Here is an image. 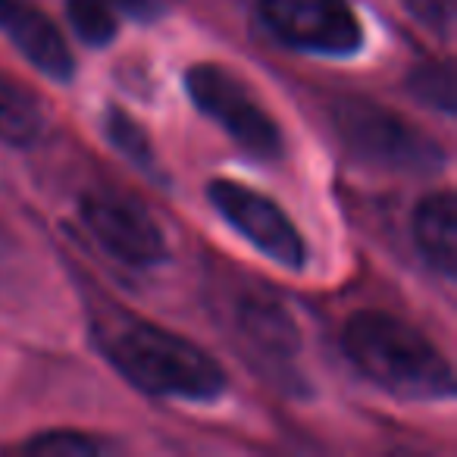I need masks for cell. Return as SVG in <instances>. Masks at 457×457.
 Here are the masks:
<instances>
[{
	"instance_id": "1",
	"label": "cell",
	"mask_w": 457,
	"mask_h": 457,
	"mask_svg": "<svg viewBox=\"0 0 457 457\" xmlns=\"http://www.w3.org/2000/svg\"><path fill=\"white\" fill-rule=\"evenodd\" d=\"M91 336L116 373L147 395L213 401L226 392V373L207 351L120 304L91 313Z\"/></svg>"
},
{
	"instance_id": "2",
	"label": "cell",
	"mask_w": 457,
	"mask_h": 457,
	"mask_svg": "<svg viewBox=\"0 0 457 457\" xmlns=\"http://www.w3.org/2000/svg\"><path fill=\"white\" fill-rule=\"evenodd\" d=\"M348 361L404 401H438L454 395V370L448 357L407 320L382 311H361L345 326Z\"/></svg>"
},
{
	"instance_id": "3",
	"label": "cell",
	"mask_w": 457,
	"mask_h": 457,
	"mask_svg": "<svg viewBox=\"0 0 457 457\" xmlns=\"http://www.w3.org/2000/svg\"><path fill=\"white\" fill-rule=\"evenodd\" d=\"M338 138L354 157L395 172H432L445 163V151L413 122L379 104L345 97L332 107Z\"/></svg>"
},
{
	"instance_id": "4",
	"label": "cell",
	"mask_w": 457,
	"mask_h": 457,
	"mask_svg": "<svg viewBox=\"0 0 457 457\" xmlns=\"http://www.w3.org/2000/svg\"><path fill=\"white\" fill-rule=\"evenodd\" d=\"M185 88L197 110L210 116L238 147L261 160L282 154L279 126L238 72L222 63H195L185 72Z\"/></svg>"
},
{
	"instance_id": "5",
	"label": "cell",
	"mask_w": 457,
	"mask_h": 457,
	"mask_svg": "<svg viewBox=\"0 0 457 457\" xmlns=\"http://www.w3.org/2000/svg\"><path fill=\"white\" fill-rule=\"evenodd\" d=\"M207 197L216 213L273 263L286 270H301L307 263V245L298 226L273 197L232 179H213L207 185Z\"/></svg>"
},
{
	"instance_id": "6",
	"label": "cell",
	"mask_w": 457,
	"mask_h": 457,
	"mask_svg": "<svg viewBox=\"0 0 457 457\" xmlns=\"http://www.w3.org/2000/svg\"><path fill=\"white\" fill-rule=\"evenodd\" d=\"M263 22L282 45L320 57H351L363 45V26L348 0H261Z\"/></svg>"
},
{
	"instance_id": "7",
	"label": "cell",
	"mask_w": 457,
	"mask_h": 457,
	"mask_svg": "<svg viewBox=\"0 0 457 457\" xmlns=\"http://www.w3.org/2000/svg\"><path fill=\"white\" fill-rule=\"evenodd\" d=\"M88 236L126 267H154L163 261L166 242L154 216L132 197L113 191H91L79 204Z\"/></svg>"
},
{
	"instance_id": "8",
	"label": "cell",
	"mask_w": 457,
	"mask_h": 457,
	"mask_svg": "<svg viewBox=\"0 0 457 457\" xmlns=\"http://www.w3.org/2000/svg\"><path fill=\"white\" fill-rule=\"evenodd\" d=\"M413 242L432 270L454 279L457 276V197L451 188L432 191L413 213Z\"/></svg>"
},
{
	"instance_id": "9",
	"label": "cell",
	"mask_w": 457,
	"mask_h": 457,
	"mask_svg": "<svg viewBox=\"0 0 457 457\" xmlns=\"http://www.w3.org/2000/svg\"><path fill=\"white\" fill-rule=\"evenodd\" d=\"M7 35L16 45V51H20L38 72L57 79V82L72 79V70H76L72 51H70V45H66L63 35H60L57 22H54L45 10L32 7Z\"/></svg>"
},
{
	"instance_id": "10",
	"label": "cell",
	"mask_w": 457,
	"mask_h": 457,
	"mask_svg": "<svg viewBox=\"0 0 457 457\" xmlns=\"http://www.w3.org/2000/svg\"><path fill=\"white\" fill-rule=\"evenodd\" d=\"M238 329L254 348L273 354V361H288L298 348V332L288 313L263 295H251L238 304Z\"/></svg>"
},
{
	"instance_id": "11",
	"label": "cell",
	"mask_w": 457,
	"mask_h": 457,
	"mask_svg": "<svg viewBox=\"0 0 457 457\" xmlns=\"http://www.w3.org/2000/svg\"><path fill=\"white\" fill-rule=\"evenodd\" d=\"M45 132V110L38 97L22 88L16 79L0 72V141L7 145H35Z\"/></svg>"
},
{
	"instance_id": "12",
	"label": "cell",
	"mask_w": 457,
	"mask_h": 457,
	"mask_svg": "<svg viewBox=\"0 0 457 457\" xmlns=\"http://www.w3.org/2000/svg\"><path fill=\"white\" fill-rule=\"evenodd\" d=\"M66 16L79 38L95 47L110 45L120 29V10L110 0H66Z\"/></svg>"
},
{
	"instance_id": "13",
	"label": "cell",
	"mask_w": 457,
	"mask_h": 457,
	"mask_svg": "<svg viewBox=\"0 0 457 457\" xmlns=\"http://www.w3.org/2000/svg\"><path fill=\"white\" fill-rule=\"evenodd\" d=\"M407 88L417 101L426 107L438 110V113H454V66L448 60H432V63H420L417 70L407 76Z\"/></svg>"
},
{
	"instance_id": "14",
	"label": "cell",
	"mask_w": 457,
	"mask_h": 457,
	"mask_svg": "<svg viewBox=\"0 0 457 457\" xmlns=\"http://www.w3.org/2000/svg\"><path fill=\"white\" fill-rule=\"evenodd\" d=\"M104 129H107L104 135L113 141L116 151L126 154V160H132V163L147 166V170H151L154 166V147H151V141H147L145 129H141L132 116L122 113L120 107H113L107 113V120H104Z\"/></svg>"
},
{
	"instance_id": "15",
	"label": "cell",
	"mask_w": 457,
	"mask_h": 457,
	"mask_svg": "<svg viewBox=\"0 0 457 457\" xmlns=\"http://www.w3.org/2000/svg\"><path fill=\"white\" fill-rule=\"evenodd\" d=\"M22 451H26V454H41V457H66V454L88 457V454L107 451V442L85 436V432H45V436H38V438H29V442L22 445Z\"/></svg>"
},
{
	"instance_id": "16",
	"label": "cell",
	"mask_w": 457,
	"mask_h": 457,
	"mask_svg": "<svg viewBox=\"0 0 457 457\" xmlns=\"http://www.w3.org/2000/svg\"><path fill=\"white\" fill-rule=\"evenodd\" d=\"M404 7L442 38H448L454 29V0H404Z\"/></svg>"
},
{
	"instance_id": "17",
	"label": "cell",
	"mask_w": 457,
	"mask_h": 457,
	"mask_svg": "<svg viewBox=\"0 0 457 457\" xmlns=\"http://www.w3.org/2000/svg\"><path fill=\"white\" fill-rule=\"evenodd\" d=\"M32 7H35L32 0H0V32L7 35Z\"/></svg>"
},
{
	"instance_id": "18",
	"label": "cell",
	"mask_w": 457,
	"mask_h": 457,
	"mask_svg": "<svg viewBox=\"0 0 457 457\" xmlns=\"http://www.w3.org/2000/svg\"><path fill=\"white\" fill-rule=\"evenodd\" d=\"M120 13L138 16V20H147V16L157 13V0H110Z\"/></svg>"
}]
</instances>
